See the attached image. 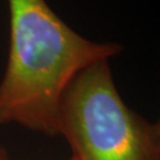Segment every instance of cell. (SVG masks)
<instances>
[{"label": "cell", "instance_id": "obj_1", "mask_svg": "<svg viewBox=\"0 0 160 160\" xmlns=\"http://www.w3.org/2000/svg\"><path fill=\"white\" fill-rule=\"evenodd\" d=\"M10 48L0 82V125L16 123L58 135L61 98L81 70L122 52L96 43L64 23L45 0H7Z\"/></svg>", "mask_w": 160, "mask_h": 160}, {"label": "cell", "instance_id": "obj_2", "mask_svg": "<svg viewBox=\"0 0 160 160\" xmlns=\"http://www.w3.org/2000/svg\"><path fill=\"white\" fill-rule=\"evenodd\" d=\"M58 135L76 160H160V127L122 100L109 61L81 70L61 98Z\"/></svg>", "mask_w": 160, "mask_h": 160}, {"label": "cell", "instance_id": "obj_3", "mask_svg": "<svg viewBox=\"0 0 160 160\" xmlns=\"http://www.w3.org/2000/svg\"><path fill=\"white\" fill-rule=\"evenodd\" d=\"M0 160H8V158H7V155H6L5 151L0 147Z\"/></svg>", "mask_w": 160, "mask_h": 160}, {"label": "cell", "instance_id": "obj_4", "mask_svg": "<svg viewBox=\"0 0 160 160\" xmlns=\"http://www.w3.org/2000/svg\"><path fill=\"white\" fill-rule=\"evenodd\" d=\"M69 160H76V159H75L74 157H71V158H70V159H69Z\"/></svg>", "mask_w": 160, "mask_h": 160}]
</instances>
